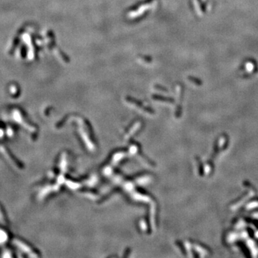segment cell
<instances>
[{"label":"cell","instance_id":"cell-4","mask_svg":"<svg viewBox=\"0 0 258 258\" xmlns=\"http://www.w3.org/2000/svg\"><path fill=\"white\" fill-rule=\"evenodd\" d=\"M0 222H2V223H6V218H5V215L4 214L3 210L0 207Z\"/></svg>","mask_w":258,"mask_h":258},{"label":"cell","instance_id":"cell-6","mask_svg":"<svg viewBox=\"0 0 258 258\" xmlns=\"http://www.w3.org/2000/svg\"><path fill=\"white\" fill-rule=\"evenodd\" d=\"M3 136H4L3 131H2V129H0V138H2V137Z\"/></svg>","mask_w":258,"mask_h":258},{"label":"cell","instance_id":"cell-3","mask_svg":"<svg viewBox=\"0 0 258 258\" xmlns=\"http://www.w3.org/2000/svg\"><path fill=\"white\" fill-rule=\"evenodd\" d=\"M7 234L5 233V232L2 230H0V244H2V242H5V240L7 239Z\"/></svg>","mask_w":258,"mask_h":258},{"label":"cell","instance_id":"cell-1","mask_svg":"<svg viewBox=\"0 0 258 258\" xmlns=\"http://www.w3.org/2000/svg\"><path fill=\"white\" fill-rule=\"evenodd\" d=\"M1 151H2V154H3L9 161H12L17 167H18L19 168H24V166L22 165V163H21L20 161H19V160L17 159V158L14 156L13 154L8 150L7 148H6V147H1Z\"/></svg>","mask_w":258,"mask_h":258},{"label":"cell","instance_id":"cell-2","mask_svg":"<svg viewBox=\"0 0 258 258\" xmlns=\"http://www.w3.org/2000/svg\"><path fill=\"white\" fill-rule=\"evenodd\" d=\"M14 242H15V244L17 245V246L19 247V248H21L22 250L25 251V252H27V253H29V254L34 253L33 250H32V249H31V248L29 247L28 245H27L26 244L24 243V242H20L19 240H15L14 241Z\"/></svg>","mask_w":258,"mask_h":258},{"label":"cell","instance_id":"cell-5","mask_svg":"<svg viewBox=\"0 0 258 258\" xmlns=\"http://www.w3.org/2000/svg\"><path fill=\"white\" fill-rule=\"evenodd\" d=\"M12 134H13V131H12V129L8 128V130H7V135L9 136H11L12 135Z\"/></svg>","mask_w":258,"mask_h":258}]
</instances>
